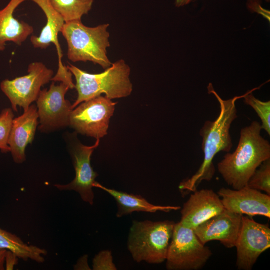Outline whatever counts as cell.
Segmentation results:
<instances>
[{"mask_svg":"<svg viewBox=\"0 0 270 270\" xmlns=\"http://www.w3.org/2000/svg\"><path fill=\"white\" fill-rule=\"evenodd\" d=\"M36 3L46 16V23L39 36H32L30 42L34 48L46 49L52 44L56 45L58 56V72L67 70L62 64V54L58 42V34L61 32L65 22L61 15L54 8L50 0H29Z\"/></svg>","mask_w":270,"mask_h":270,"instance_id":"2e32d148","label":"cell"},{"mask_svg":"<svg viewBox=\"0 0 270 270\" xmlns=\"http://www.w3.org/2000/svg\"><path fill=\"white\" fill-rule=\"evenodd\" d=\"M18 258L12 252L8 250L6 258V270H12L18 264Z\"/></svg>","mask_w":270,"mask_h":270,"instance_id":"484cf974","label":"cell"},{"mask_svg":"<svg viewBox=\"0 0 270 270\" xmlns=\"http://www.w3.org/2000/svg\"><path fill=\"white\" fill-rule=\"evenodd\" d=\"M208 90V93L213 94L218 101L220 114L216 120L206 122L200 130V134L202 138L204 161L196 174L180 183L179 188L182 192H194L202 181H210L216 171L213 164L214 156L220 152H230L233 146L230 129L232 122L238 118L236 102L243 98L244 94L224 100L214 90L211 83Z\"/></svg>","mask_w":270,"mask_h":270,"instance_id":"6da1fadb","label":"cell"},{"mask_svg":"<svg viewBox=\"0 0 270 270\" xmlns=\"http://www.w3.org/2000/svg\"><path fill=\"white\" fill-rule=\"evenodd\" d=\"M14 119L11 108H4L0 114V150L4 153L10 152L8 140Z\"/></svg>","mask_w":270,"mask_h":270,"instance_id":"603a6c76","label":"cell"},{"mask_svg":"<svg viewBox=\"0 0 270 270\" xmlns=\"http://www.w3.org/2000/svg\"><path fill=\"white\" fill-rule=\"evenodd\" d=\"M66 67L75 77V88L78 94L72 109L103 94L112 100L127 97L132 92L130 68L124 60L112 64L103 72L96 74L88 73L70 64Z\"/></svg>","mask_w":270,"mask_h":270,"instance_id":"3957f363","label":"cell"},{"mask_svg":"<svg viewBox=\"0 0 270 270\" xmlns=\"http://www.w3.org/2000/svg\"><path fill=\"white\" fill-rule=\"evenodd\" d=\"M94 270H116L117 268L113 262L112 253L108 250H102L96 254L92 261Z\"/></svg>","mask_w":270,"mask_h":270,"instance_id":"cb8c5ba5","label":"cell"},{"mask_svg":"<svg viewBox=\"0 0 270 270\" xmlns=\"http://www.w3.org/2000/svg\"><path fill=\"white\" fill-rule=\"evenodd\" d=\"M88 256L82 257L74 266L75 270H90L88 262Z\"/></svg>","mask_w":270,"mask_h":270,"instance_id":"4316f807","label":"cell"},{"mask_svg":"<svg viewBox=\"0 0 270 270\" xmlns=\"http://www.w3.org/2000/svg\"><path fill=\"white\" fill-rule=\"evenodd\" d=\"M194 0H176L175 5L176 7L180 8L185 6Z\"/></svg>","mask_w":270,"mask_h":270,"instance_id":"f1b7e54d","label":"cell"},{"mask_svg":"<svg viewBox=\"0 0 270 270\" xmlns=\"http://www.w3.org/2000/svg\"><path fill=\"white\" fill-rule=\"evenodd\" d=\"M175 222L170 220H134L128 248L134 261L160 264L166 260Z\"/></svg>","mask_w":270,"mask_h":270,"instance_id":"5b68a950","label":"cell"},{"mask_svg":"<svg viewBox=\"0 0 270 270\" xmlns=\"http://www.w3.org/2000/svg\"><path fill=\"white\" fill-rule=\"evenodd\" d=\"M250 178L248 186L270 196V159L263 162Z\"/></svg>","mask_w":270,"mask_h":270,"instance_id":"7402d4cb","label":"cell"},{"mask_svg":"<svg viewBox=\"0 0 270 270\" xmlns=\"http://www.w3.org/2000/svg\"><path fill=\"white\" fill-rule=\"evenodd\" d=\"M38 118V108L32 104L23 114L13 120L8 144L16 164H22L26 160V149L34 140Z\"/></svg>","mask_w":270,"mask_h":270,"instance_id":"9a60e30c","label":"cell"},{"mask_svg":"<svg viewBox=\"0 0 270 270\" xmlns=\"http://www.w3.org/2000/svg\"><path fill=\"white\" fill-rule=\"evenodd\" d=\"M266 2H269L270 0H266Z\"/></svg>","mask_w":270,"mask_h":270,"instance_id":"f546056e","label":"cell"},{"mask_svg":"<svg viewBox=\"0 0 270 270\" xmlns=\"http://www.w3.org/2000/svg\"><path fill=\"white\" fill-rule=\"evenodd\" d=\"M102 96L84 102L72 110L70 126L77 132L100 139L108 134L110 120L117 102Z\"/></svg>","mask_w":270,"mask_h":270,"instance_id":"ba28073f","label":"cell"},{"mask_svg":"<svg viewBox=\"0 0 270 270\" xmlns=\"http://www.w3.org/2000/svg\"><path fill=\"white\" fill-rule=\"evenodd\" d=\"M69 89L72 88L66 82L56 85L53 82L48 90H41L36 100L41 132L54 131L70 126L73 109L70 102L65 98Z\"/></svg>","mask_w":270,"mask_h":270,"instance_id":"9c48e42d","label":"cell"},{"mask_svg":"<svg viewBox=\"0 0 270 270\" xmlns=\"http://www.w3.org/2000/svg\"><path fill=\"white\" fill-rule=\"evenodd\" d=\"M100 188L112 196L118 206L116 216H122L132 214L134 212L154 213L158 211L168 212L178 210L181 208L178 206H156L150 203L140 195H135L116 190L106 188L98 182L94 186Z\"/></svg>","mask_w":270,"mask_h":270,"instance_id":"ac0fdd59","label":"cell"},{"mask_svg":"<svg viewBox=\"0 0 270 270\" xmlns=\"http://www.w3.org/2000/svg\"><path fill=\"white\" fill-rule=\"evenodd\" d=\"M29 0H10L8 4L0 10V52H3L8 42H12L18 46L33 34L34 28L28 24L19 21L14 16V12L18 6Z\"/></svg>","mask_w":270,"mask_h":270,"instance_id":"e0dca14e","label":"cell"},{"mask_svg":"<svg viewBox=\"0 0 270 270\" xmlns=\"http://www.w3.org/2000/svg\"><path fill=\"white\" fill-rule=\"evenodd\" d=\"M224 210L220 197L213 190H196L184 204L180 222L194 230Z\"/></svg>","mask_w":270,"mask_h":270,"instance_id":"5bb4252c","label":"cell"},{"mask_svg":"<svg viewBox=\"0 0 270 270\" xmlns=\"http://www.w3.org/2000/svg\"><path fill=\"white\" fill-rule=\"evenodd\" d=\"M109 26L88 27L82 20L65 22L60 33L68 44V60L74 62H90L105 70L110 67L112 63L107 56Z\"/></svg>","mask_w":270,"mask_h":270,"instance_id":"277c9868","label":"cell"},{"mask_svg":"<svg viewBox=\"0 0 270 270\" xmlns=\"http://www.w3.org/2000/svg\"><path fill=\"white\" fill-rule=\"evenodd\" d=\"M212 252L202 244L194 230L176 223L168 248L166 268L168 270H198L211 258Z\"/></svg>","mask_w":270,"mask_h":270,"instance_id":"8992f818","label":"cell"},{"mask_svg":"<svg viewBox=\"0 0 270 270\" xmlns=\"http://www.w3.org/2000/svg\"><path fill=\"white\" fill-rule=\"evenodd\" d=\"M100 139H98L92 146H86L78 144L72 152L74 166L76 172L74 180L67 184L54 185L60 190H74L78 193L83 201L92 205L94 194L92 188L96 182L98 174L90 164L91 156L94 150L98 147Z\"/></svg>","mask_w":270,"mask_h":270,"instance_id":"8fae6325","label":"cell"},{"mask_svg":"<svg viewBox=\"0 0 270 270\" xmlns=\"http://www.w3.org/2000/svg\"><path fill=\"white\" fill-rule=\"evenodd\" d=\"M262 0H248L247 8L252 12L261 14L270 22V12L264 9L261 6Z\"/></svg>","mask_w":270,"mask_h":270,"instance_id":"d4e9b609","label":"cell"},{"mask_svg":"<svg viewBox=\"0 0 270 270\" xmlns=\"http://www.w3.org/2000/svg\"><path fill=\"white\" fill-rule=\"evenodd\" d=\"M8 250L0 249V270L5 269L6 258Z\"/></svg>","mask_w":270,"mask_h":270,"instance_id":"83f0119b","label":"cell"},{"mask_svg":"<svg viewBox=\"0 0 270 270\" xmlns=\"http://www.w3.org/2000/svg\"><path fill=\"white\" fill-rule=\"evenodd\" d=\"M54 8L65 22L82 20L92 8L94 0H50Z\"/></svg>","mask_w":270,"mask_h":270,"instance_id":"ffe728a7","label":"cell"},{"mask_svg":"<svg viewBox=\"0 0 270 270\" xmlns=\"http://www.w3.org/2000/svg\"><path fill=\"white\" fill-rule=\"evenodd\" d=\"M243 215L224 210L193 230L200 242L219 241L228 248L235 247Z\"/></svg>","mask_w":270,"mask_h":270,"instance_id":"4fadbf2b","label":"cell"},{"mask_svg":"<svg viewBox=\"0 0 270 270\" xmlns=\"http://www.w3.org/2000/svg\"><path fill=\"white\" fill-rule=\"evenodd\" d=\"M235 247L238 269L252 270L260 256L270 248L269 225L243 216Z\"/></svg>","mask_w":270,"mask_h":270,"instance_id":"30bf717a","label":"cell"},{"mask_svg":"<svg viewBox=\"0 0 270 270\" xmlns=\"http://www.w3.org/2000/svg\"><path fill=\"white\" fill-rule=\"evenodd\" d=\"M224 208L250 217L270 218V196L246 186L240 190L222 188L218 192Z\"/></svg>","mask_w":270,"mask_h":270,"instance_id":"7c38bea8","label":"cell"},{"mask_svg":"<svg viewBox=\"0 0 270 270\" xmlns=\"http://www.w3.org/2000/svg\"><path fill=\"white\" fill-rule=\"evenodd\" d=\"M264 84L248 91L243 98L244 102L250 106L260 118L262 129L264 130L268 134L270 135V102H262L256 98L252 94L253 92L259 90Z\"/></svg>","mask_w":270,"mask_h":270,"instance_id":"44dd1931","label":"cell"},{"mask_svg":"<svg viewBox=\"0 0 270 270\" xmlns=\"http://www.w3.org/2000/svg\"><path fill=\"white\" fill-rule=\"evenodd\" d=\"M0 249L12 252L24 261L30 260L38 263L45 261L47 251L39 247L25 244L17 236L0 228Z\"/></svg>","mask_w":270,"mask_h":270,"instance_id":"d6986e66","label":"cell"},{"mask_svg":"<svg viewBox=\"0 0 270 270\" xmlns=\"http://www.w3.org/2000/svg\"><path fill=\"white\" fill-rule=\"evenodd\" d=\"M28 74L14 80L6 79L2 82L0 88L10 102L12 110L18 112V106L24 112L36 101L41 88L48 84L53 78L54 72L41 62L31 63L28 67Z\"/></svg>","mask_w":270,"mask_h":270,"instance_id":"52a82bcc","label":"cell"},{"mask_svg":"<svg viewBox=\"0 0 270 270\" xmlns=\"http://www.w3.org/2000/svg\"><path fill=\"white\" fill-rule=\"evenodd\" d=\"M262 130L256 121L243 128L236 150L227 154L218 164V172L234 190L246 186L258 168L270 159V144L261 136Z\"/></svg>","mask_w":270,"mask_h":270,"instance_id":"7a4b0ae2","label":"cell"}]
</instances>
